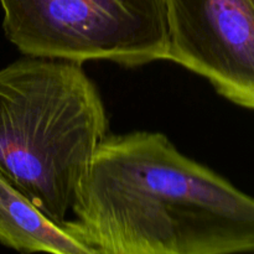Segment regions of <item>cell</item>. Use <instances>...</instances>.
Masks as SVG:
<instances>
[{
  "label": "cell",
  "mask_w": 254,
  "mask_h": 254,
  "mask_svg": "<svg viewBox=\"0 0 254 254\" xmlns=\"http://www.w3.org/2000/svg\"><path fill=\"white\" fill-rule=\"evenodd\" d=\"M71 216L96 254L254 253V198L158 131L108 134Z\"/></svg>",
  "instance_id": "1"
},
{
  "label": "cell",
  "mask_w": 254,
  "mask_h": 254,
  "mask_svg": "<svg viewBox=\"0 0 254 254\" xmlns=\"http://www.w3.org/2000/svg\"><path fill=\"white\" fill-rule=\"evenodd\" d=\"M82 64L25 56L0 69V173L60 225L109 134L103 99Z\"/></svg>",
  "instance_id": "2"
},
{
  "label": "cell",
  "mask_w": 254,
  "mask_h": 254,
  "mask_svg": "<svg viewBox=\"0 0 254 254\" xmlns=\"http://www.w3.org/2000/svg\"><path fill=\"white\" fill-rule=\"evenodd\" d=\"M6 39L25 56L139 67L168 60L166 0H0Z\"/></svg>",
  "instance_id": "3"
},
{
  "label": "cell",
  "mask_w": 254,
  "mask_h": 254,
  "mask_svg": "<svg viewBox=\"0 0 254 254\" xmlns=\"http://www.w3.org/2000/svg\"><path fill=\"white\" fill-rule=\"evenodd\" d=\"M173 61L254 111V0H166Z\"/></svg>",
  "instance_id": "4"
},
{
  "label": "cell",
  "mask_w": 254,
  "mask_h": 254,
  "mask_svg": "<svg viewBox=\"0 0 254 254\" xmlns=\"http://www.w3.org/2000/svg\"><path fill=\"white\" fill-rule=\"evenodd\" d=\"M0 243L21 254H96L0 173Z\"/></svg>",
  "instance_id": "5"
}]
</instances>
